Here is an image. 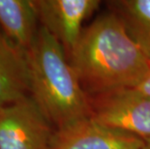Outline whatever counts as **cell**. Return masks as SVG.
<instances>
[{
    "label": "cell",
    "mask_w": 150,
    "mask_h": 149,
    "mask_svg": "<svg viewBox=\"0 0 150 149\" xmlns=\"http://www.w3.org/2000/svg\"><path fill=\"white\" fill-rule=\"evenodd\" d=\"M42 26L70 56L84 28L82 23L99 7L98 0H35Z\"/></svg>",
    "instance_id": "5"
},
{
    "label": "cell",
    "mask_w": 150,
    "mask_h": 149,
    "mask_svg": "<svg viewBox=\"0 0 150 149\" xmlns=\"http://www.w3.org/2000/svg\"><path fill=\"white\" fill-rule=\"evenodd\" d=\"M50 123L29 96L0 107V149H49Z\"/></svg>",
    "instance_id": "4"
},
{
    "label": "cell",
    "mask_w": 150,
    "mask_h": 149,
    "mask_svg": "<svg viewBox=\"0 0 150 149\" xmlns=\"http://www.w3.org/2000/svg\"><path fill=\"white\" fill-rule=\"evenodd\" d=\"M143 149H150V139H146Z\"/></svg>",
    "instance_id": "11"
},
{
    "label": "cell",
    "mask_w": 150,
    "mask_h": 149,
    "mask_svg": "<svg viewBox=\"0 0 150 149\" xmlns=\"http://www.w3.org/2000/svg\"><path fill=\"white\" fill-rule=\"evenodd\" d=\"M30 92L26 52L12 44L0 31V107Z\"/></svg>",
    "instance_id": "7"
},
{
    "label": "cell",
    "mask_w": 150,
    "mask_h": 149,
    "mask_svg": "<svg viewBox=\"0 0 150 149\" xmlns=\"http://www.w3.org/2000/svg\"><path fill=\"white\" fill-rule=\"evenodd\" d=\"M137 88L139 89L140 91L150 95V69H149L147 76H146V78H144V81H143Z\"/></svg>",
    "instance_id": "10"
},
{
    "label": "cell",
    "mask_w": 150,
    "mask_h": 149,
    "mask_svg": "<svg viewBox=\"0 0 150 149\" xmlns=\"http://www.w3.org/2000/svg\"><path fill=\"white\" fill-rule=\"evenodd\" d=\"M112 6L129 35L150 60V0L115 1Z\"/></svg>",
    "instance_id": "9"
},
{
    "label": "cell",
    "mask_w": 150,
    "mask_h": 149,
    "mask_svg": "<svg viewBox=\"0 0 150 149\" xmlns=\"http://www.w3.org/2000/svg\"><path fill=\"white\" fill-rule=\"evenodd\" d=\"M69 57L83 90L96 95L137 88L150 69V60L115 13L84 28Z\"/></svg>",
    "instance_id": "1"
},
{
    "label": "cell",
    "mask_w": 150,
    "mask_h": 149,
    "mask_svg": "<svg viewBox=\"0 0 150 149\" xmlns=\"http://www.w3.org/2000/svg\"><path fill=\"white\" fill-rule=\"evenodd\" d=\"M97 97L90 102V118L108 128L150 139V95L127 88Z\"/></svg>",
    "instance_id": "3"
},
{
    "label": "cell",
    "mask_w": 150,
    "mask_h": 149,
    "mask_svg": "<svg viewBox=\"0 0 150 149\" xmlns=\"http://www.w3.org/2000/svg\"><path fill=\"white\" fill-rule=\"evenodd\" d=\"M31 98L57 130L92 114L91 103L62 45L46 28L38 29L26 52Z\"/></svg>",
    "instance_id": "2"
},
{
    "label": "cell",
    "mask_w": 150,
    "mask_h": 149,
    "mask_svg": "<svg viewBox=\"0 0 150 149\" xmlns=\"http://www.w3.org/2000/svg\"><path fill=\"white\" fill-rule=\"evenodd\" d=\"M38 12L34 1L0 0V28L4 36L24 52L32 45L38 32Z\"/></svg>",
    "instance_id": "8"
},
{
    "label": "cell",
    "mask_w": 150,
    "mask_h": 149,
    "mask_svg": "<svg viewBox=\"0 0 150 149\" xmlns=\"http://www.w3.org/2000/svg\"><path fill=\"white\" fill-rule=\"evenodd\" d=\"M145 141L86 118L53 133L49 149H143Z\"/></svg>",
    "instance_id": "6"
}]
</instances>
